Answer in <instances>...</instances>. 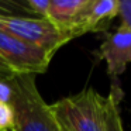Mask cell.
Here are the masks:
<instances>
[{"label": "cell", "mask_w": 131, "mask_h": 131, "mask_svg": "<svg viewBox=\"0 0 131 131\" xmlns=\"http://www.w3.org/2000/svg\"><path fill=\"white\" fill-rule=\"evenodd\" d=\"M0 131H13V110L3 102H0Z\"/></svg>", "instance_id": "9"}, {"label": "cell", "mask_w": 131, "mask_h": 131, "mask_svg": "<svg viewBox=\"0 0 131 131\" xmlns=\"http://www.w3.org/2000/svg\"><path fill=\"white\" fill-rule=\"evenodd\" d=\"M32 73H14L9 80L13 131H59L49 104L42 99Z\"/></svg>", "instance_id": "1"}, {"label": "cell", "mask_w": 131, "mask_h": 131, "mask_svg": "<svg viewBox=\"0 0 131 131\" xmlns=\"http://www.w3.org/2000/svg\"><path fill=\"white\" fill-rule=\"evenodd\" d=\"M118 16L121 24L131 31V0H118Z\"/></svg>", "instance_id": "10"}, {"label": "cell", "mask_w": 131, "mask_h": 131, "mask_svg": "<svg viewBox=\"0 0 131 131\" xmlns=\"http://www.w3.org/2000/svg\"><path fill=\"white\" fill-rule=\"evenodd\" d=\"M97 55L106 62L111 85H118V76L131 62V31L120 24L114 31L106 32Z\"/></svg>", "instance_id": "5"}, {"label": "cell", "mask_w": 131, "mask_h": 131, "mask_svg": "<svg viewBox=\"0 0 131 131\" xmlns=\"http://www.w3.org/2000/svg\"><path fill=\"white\" fill-rule=\"evenodd\" d=\"M90 0H49L47 18L71 40L76 38V28Z\"/></svg>", "instance_id": "6"}, {"label": "cell", "mask_w": 131, "mask_h": 131, "mask_svg": "<svg viewBox=\"0 0 131 131\" xmlns=\"http://www.w3.org/2000/svg\"><path fill=\"white\" fill-rule=\"evenodd\" d=\"M14 73L16 72L7 65L2 58H0V82H6V80H9Z\"/></svg>", "instance_id": "11"}, {"label": "cell", "mask_w": 131, "mask_h": 131, "mask_svg": "<svg viewBox=\"0 0 131 131\" xmlns=\"http://www.w3.org/2000/svg\"><path fill=\"white\" fill-rule=\"evenodd\" d=\"M54 55L0 30V58L16 73H44Z\"/></svg>", "instance_id": "4"}, {"label": "cell", "mask_w": 131, "mask_h": 131, "mask_svg": "<svg viewBox=\"0 0 131 131\" xmlns=\"http://www.w3.org/2000/svg\"><path fill=\"white\" fill-rule=\"evenodd\" d=\"M59 131H106L107 96L89 88L49 104Z\"/></svg>", "instance_id": "2"}, {"label": "cell", "mask_w": 131, "mask_h": 131, "mask_svg": "<svg viewBox=\"0 0 131 131\" xmlns=\"http://www.w3.org/2000/svg\"><path fill=\"white\" fill-rule=\"evenodd\" d=\"M118 16V0H90L76 28V38L88 32H108L111 21Z\"/></svg>", "instance_id": "7"}, {"label": "cell", "mask_w": 131, "mask_h": 131, "mask_svg": "<svg viewBox=\"0 0 131 131\" xmlns=\"http://www.w3.org/2000/svg\"><path fill=\"white\" fill-rule=\"evenodd\" d=\"M0 30L9 32L26 44L41 48L55 55L58 49L72 41L65 32L59 31L48 18L0 14Z\"/></svg>", "instance_id": "3"}, {"label": "cell", "mask_w": 131, "mask_h": 131, "mask_svg": "<svg viewBox=\"0 0 131 131\" xmlns=\"http://www.w3.org/2000/svg\"><path fill=\"white\" fill-rule=\"evenodd\" d=\"M10 99V86L6 82H0V102L3 103H9Z\"/></svg>", "instance_id": "12"}, {"label": "cell", "mask_w": 131, "mask_h": 131, "mask_svg": "<svg viewBox=\"0 0 131 131\" xmlns=\"http://www.w3.org/2000/svg\"><path fill=\"white\" fill-rule=\"evenodd\" d=\"M123 97L120 85H111L107 96V111H106V131H124L120 116V100Z\"/></svg>", "instance_id": "8"}]
</instances>
